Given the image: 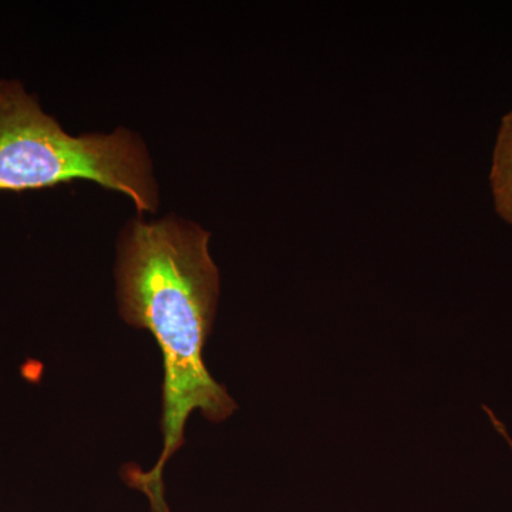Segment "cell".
<instances>
[{
    "instance_id": "3",
    "label": "cell",
    "mask_w": 512,
    "mask_h": 512,
    "mask_svg": "<svg viewBox=\"0 0 512 512\" xmlns=\"http://www.w3.org/2000/svg\"><path fill=\"white\" fill-rule=\"evenodd\" d=\"M490 187L495 212L512 225V109L501 120L495 140Z\"/></svg>"
},
{
    "instance_id": "1",
    "label": "cell",
    "mask_w": 512,
    "mask_h": 512,
    "mask_svg": "<svg viewBox=\"0 0 512 512\" xmlns=\"http://www.w3.org/2000/svg\"><path fill=\"white\" fill-rule=\"evenodd\" d=\"M208 242L210 232L174 215L158 221L137 218L120 239L121 316L128 325L148 330L163 353V451L151 470L134 467L126 476L131 487L147 495L153 512H170L164 467L183 446L191 414L200 412L220 423L237 410L205 366L204 349L220 295V272Z\"/></svg>"
},
{
    "instance_id": "4",
    "label": "cell",
    "mask_w": 512,
    "mask_h": 512,
    "mask_svg": "<svg viewBox=\"0 0 512 512\" xmlns=\"http://www.w3.org/2000/svg\"><path fill=\"white\" fill-rule=\"evenodd\" d=\"M485 412L488 413V416H490L491 421H493V424L495 426V429H497L498 433L501 434V436L504 437L505 440H507V443L510 444L511 450H512V439L510 437V434H508L507 429H505V426L503 423H501L500 420L495 417V414L491 412V410H488L487 407H484Z\"/></svg>"
},
{
    "instance_id": "2",
    "label": "cell",
    "mask_w": 512,
    "mask_h": 512,
    "mask_svg": "<svg viewBox=\"0 0 512 512\" xmlns=\"http://www.w3.org/2000/svg\"><path fill=\"white\" fill-rule=\"evenodd\" d=\"M94 181L126 194L138 211L156 212L158 190L147 148L137 134L70 136L19 82H0V192L47 190Z\"/></svg>"
}]
</instances>
